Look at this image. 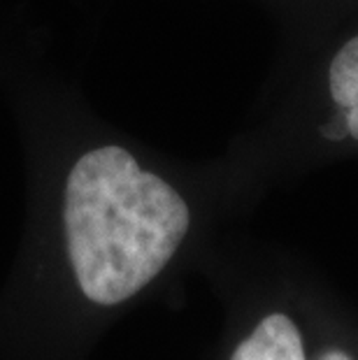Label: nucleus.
Here are the masks:
<instances>
[{"instance_id":"1","label":"nucleus","mask_w":358,"mask_h":360,"mask_svg":"<svg viewBox=\"0 0 358 360\" xmlns=\"http://www.w3.org/2000/svg\"><path fill=\"white\" fill-rule=\"evenodd\" d=\"M186 231L184 198L126 149L101 147L75 163L65 186L68 254L91 302L133 297L170 263Z\"/></svg>"},{"instance_id":"2","label":"nucleus","mask_w":358,"mask_h":360,"mask_svg":"<svg viewBox=\"0 0 358 360\" xmlns=\"http://www.w3.org/2000/svg\"><path fill=\"white\" fill-rule=\"evenodd\" d=\"M231 360H307L302 337L284 314H270L235 349Z\"/></svg>"},{"instance_id":"3","label":"nucleus","mask_w":358,"mask_h":360,"mask_svg":"<svg viewBox=\"0 0 358 360\" xmlns=\"http://www.w3.org/2000/svg\"><path fill=\"white\" fill-rule=\"evenodd\" d=\"M331 94L345 110L347 133L358 140V37L349 40L333 58Z\"/></svg>"},{"instance_id":"4","label":"nucleus","mask_w":358,"mask_h":360,"mask_svg":"<svg viewBox=\"0 0 358 360\" xmlns=\"http://www.w3.org/2000/svg\"><path fill=\"white\" fill-rule=\"evenodd\" d=\"M319 360H352V356H347L345 351L333 349V351H326V354L319 358Z\"/></svg>"}]
</instances>
